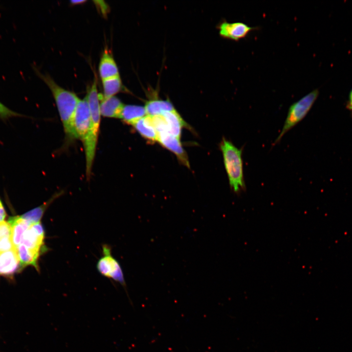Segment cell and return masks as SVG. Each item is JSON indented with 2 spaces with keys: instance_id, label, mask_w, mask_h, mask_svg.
Listing matches in <instances>:
<instances>
[{
  "instance_id": "13",
  "label": "cell",
  "mask_w": 352,
  "mask_h": 352,
  "mask_svg": "<svg viewBox=\"0 0 352 352\" xmlns=\"http://www.w3.org/2000/svg\"><path fill=\"white\" fill-rule=\"evenodd\" d=\"M8 222L11 227L12 242L16 249L21 243L23 233L31 224L21 216L10 218Z\"/></svg>"
},
{
  "instance_id": "22",
  "label": "cell",
  "mask_w": 352,
  "mask_h": 352,
  "mask_svg": "<svg viewBox=\"0 0 352 352\" xmlns=\"http://www.w3.org/2000/svg\"><path fill=\"white\" fill-rule=\"evenodd\" d=\"M11 227L9 222H0V239L11 237Z\"/></svg>"
},
{
  "instance_id": "2",
  "label": "cell",
  "mask_w": 352,
  "mask_h": 352,
  "mask_svg": "<svg viewBox=\"0 0 352 352\" xmlns=\"http://www.w3.org/2000/svg\"><path fill=\"white\" fill-rule=\"evenodd\" d=\"M96 82V80L94 79L86 97L89 108L91 119V127L89 136L86 142L83 144L86 157V173L88 179L90 177L95 158L101 116Z\"/></svg>"
},
{
  "instance_id": "11",
  "label": "cell",
  "mask_w": 352,
  "mask_h": 352,
  "mask_svg": "<svg viewBox=\"0 0 352 352\" xmlns=\"http://www.w3.org/2000/svg\"><path fill=\"white\" fill-rule=\"evenodd\" d=\"M101 115L110 118H119L124 104L116 97L104 98L99 93Z\"/></svg>"
},
{
  "instance_id": "24",
  "label": "cell",
  "mask_w": 352,
  "mask_h": 352,
  "mask_svg": "<svg viewBox=\"0 0 352 352\" xmlns=\"http://www.w3.org/2000/svg\"><path fill=\"white\" fill-rule=\"evenodd\" d=\"M347 108L351 111L352 114V89L351 90L349 95V99L346 105Z\"/></svg>"
},
{
  "instance_id": "20",
  "label": "cell",
  "mask_w": 352,
  "mask_h": 352,
  "mask_svg": "<svg viewBox=\"0 0 352 352\" xmlns=\"http://www.w3.org/2000/svg\"><path fill=\"white\" fill-rule=\"evenodd\" d=\"M103 88V96L109 98L114 96L122 88V83L120 76L102 80Z\"/></svg>"
},
{
  "instance_id": "6",
  "label": "cell",
  "mask_w": 352,
  "mask_h": 352,
  "mask_svg": "<svg viewBox=\"0 0 352 352\" xmlns=\"http://www.w3.org/2000/svg\"><path fill=\"white\" fill-rule=\"evenodd\" d=\"M103 256L98 261L97 268L103 276L126 285L123 273L118 262L111 256L109 246H103Z\"/></svg>"
},
{
  "instance_id": "23",
  "label": "cell",
  "mask_w": 352,
  "mask_h": 352,
  "mask_svg": "<svg viewBox=\"0 0 352 352\" xmlns=\"http://www.w3.org/2000/svg\"><path fill=\"white\" fill-rule=\"evenodd\" d=\"M13 248L11 237L0 239V253L11 250Z\"/></svg>"
},
{
  "instance_id": "25",
  "label": "cell",
  "mask_w": 352,
  "mask_h": 352,
  "mask_svg": "<svg viewBox=\"0 0 352 352\" xmlns=\"http://www.w3.org/2000/svg\"><path fill=\"white\" fill-rule=\"evenodd\" d=\"M98 3V5H99L102 12L103 13H106L107 11V4H105L104 1H95Z\"/></svg>"
},
{
  "instance_id": "1",
  "label": "cell",
  "mask_w": 352,
  "mask_h": 352,
  "mask_svg": "<svg viewBox=\"0 0 352 352\" xmlns=\"http://www.w3.org/2000/svg\"><path fill=\"white\" fill-rule=\"evenodd\" d=\"M37 74L50 89L54 98L66 139L73 141L75 137L73 130V120L80 98L74 92L57 85L48 74H43L35 69Z\"/></svg>"
},
{
  "instance_id": "21",
  "label": "cell",
  "mask_w": 352,
  "mask_h": 352,
  "mask_svg": "<svg viewBox=\"0 0 352 352\" xmlns=\"http://www.w3.org/2000/svg\"><path fill=\"white\" fill-rule=\"evenodd\" d=\"M24 115L9 109L0 101V119L5 121L14 117H21Z\"/></svg>"
},
{
  "instance_id": "14",
  "label": "cell",
  "mask_w": 352,
  "mask_h": 352,
  "mask_svg": "<svg viewBox=\"0 0 352 352\" xmlns=\"http://www.w3.org/2000/svg\"><path fill=\"white\" fill-rule=\"evenodd\" d=\"M167 123L168 132L180 139L181 129L187 126L186 123L176 110L162 114Z\"/></svg>"
},
{
  "instance_id": "5",
  "label": "cell",
  "mask_w": 352,
  "mask_h": 352,
  "mask_svg": "<svg viewBox=\"0 0 352 352\" xmlns=\"http://www.w3.org/2000/svg\"><path fill=\"white\" fill-rule=\"evenodd\" d=\"M91 127L89 108L86 97L80 99L73 120V130L76 139L84 144L88 139Z\"/></svg>"
},
{
  "instance_id": "4",
  "label": "cell",
  "mask_w": 352,
  "mask_h": 352,
  "mask_svg": "<svg viewBox=\"0 0 352 352\" xmlns=\"http://www.w3.org/2000/svg\"><path fill=\"white\" fill-rule=\"evenodd\" d=\"M319 93L318 89L312 90L290 106L282 130L274 141V145L306 116L317 99Z\"/></svg>"
},
{
  "instance_id": "19",
  "label": "cell",
  "mask_w": 352,
  "mask_h": 352,
  "mask_svg": "<svg viewBox=\"0 0 352 352\" xmlns=\"http://www.w3.org/2000/svg\"><path fill=\"white\" fill-rule=\"evenodd\" d=\"M16 250L22 269L25 266L31 265L39 270L38 260L39 256L28 250L22 244H20Z\"/></svg>"
},
{
  "instance_id": "27",
  "label": "cell",
  "mask_w": 352,
  "mask_h": 352,
  "mask_svg": "<svg viewBox=\"0 0 352 352\" xmlns=\"http://www.w3.org/2000/svg\"><path fill=\"white\" fill-rule=\"evenodd\" d=\"M85 1H86L85 0H72L71 1V2L72 3V4H81Z\"/></svg>"
},
{
  "instance_id": "9",
  "label": "cell",
  "mask_w": 352,
  "mask_h": 352,
  "mask_svg": "<svg viewBox=\"0 0 352 352\" xmlns=\"http://www.w3.org/2000/svg\"><path fill=\"white\" fill-rule=\"evenodd\" d=\"M179 139L169 132H162L158 134L157 141L164 147L175 154L183 165L189 167L187 154L183 149Z\"/></svg>"
},
{
  "instance_id": "3",
  "label": "cell",
  "mask_w": 352,
  "mask_h": 352,
  "mask_svg": "<svg viewBox=\"0 0 352 352\" xmlns=\"http://www.w3.org/2000/svg\"><path fill=\"white\" fill-rule=\"evenodd\" d=\"M223 163L228 176L229 185L236 194H240L246 189L244 179L242 149L236 147L225 138L220 145Z\"/></svg>"
},
{
  "instance_id": "15",
  "label": "cell",
  "mask_w": 352,
  "mask_h": 352,
  "mask_svg": "<svg viewBox=\"0 0 352 352\" xmlns=\"http://www.w3.org/2000/svg\"><path fill=\"white\" fill-rule=\"evenodd\" d=\"M63 191L55 193L49 199L40 206L27 212L21 217L28 221L30 224L40 222L44 212L53 201L62 195Z\"/></svg>"
},
{
  "instance_id": "26",
  "label": "cell",
  "mask_w": 352,
  "mask_h": 352,
  "mask_svg": "<svg viewBox=\"0 0 352 352\" xmlns=\"http://www.w3.org/2000/svg\"><path fill=\"white\" fill-rule=\"evenodd\" d=\"M6 215V214L3 206L0 207V222L3 221Z\"/></svg>"
},
{
  "instance_id": "16",
  "label": "cell",
  "mask_w": 352,
  "mask_h": 352,
  "mask_svg": "<svg viewBox=\"0 0 352 352\" xmlns=\"http://www.w3.org/2000/svg\"><path fill=\"white\" fill-rule=\"evenodd\" d=\"M144 138L153 142L157 140L158 134L154 128L149 115L139 119L132 125Z\"/></svg>"
},
{
  "instance_id": "28",
  "label": "cell",
  "mask_w": 352,
  "mask_h": 352,
  "mask_svg": "<svg viewBox=\"0 0 352 352\" xmlns=\"http://www.w3.org/2000/svg\"><path fill=\"white\" fill-rule=\"evenodd\" d=\"M1 206H3V205H2V202H1V200H0V207H1Z\"/></svg>"
},
{
  "instance_id": "8",
  "label": "cell",
  "mask_w": 352,
  "mask_h": 352,
  "mask_svg": "<svg viewBox=\"0 0 352 352\" xmlns=\"http://www.w3.org/2000/svg\"><path fill=\"white\" fill-rule=\"evenodd\" d=\"M219 34L224 38L238 41L244 38L255 27L250 26L242 22H222L219 25Z\"/></svg>"
},
{
  "instance_id": "12",
  "label": "cell",
  "mask_w": 352,
  "mask_h": 352,
  "mask_svg": "<svg viewBox=\"0 0 352 352\" xmlns=\"http://www.w3.org/2000/svg\"><path fill=\"white\" fill-rule=\"evenodd\" d=\"M98 70L102 80L119 75L117 65L112 55L107 49L102 55Z\"/></svg>"
},
{
  "instance_id": "10",
  "label": "cell",
  "mask_w": 352,
  "mask_h": 352,
  "mask_svg": "<svg viewBox=\"0 0 352 352\" xmlns=\"http://www.w3.org/2000/svg\"><path fill=\"white\" fill-rule=\"evenodd\" d=\"M22 269L16 249L0 253V276L11 277Z\"/></svg>"
},
{
  "instance_id": "17",
  "label": "cell",
  "mask_w": 352,
  "mask_h": 352,
  "mask_svg": "<svg viewBox=\"0 0 352 352\" xmlns=\"http://www.w3.org/2000/svg\"><path fill=\"white\" fill-rule=\"evenodd\" d=\"M146 114L144 107L136 105H124L122 109L119 118L123 121L132 125Z\"/></svg>"
},
{
  "instance_id": "7",
  "label": "cell",
  "mask_w": 352,
  "mask_h": 352,
  "mask_svg": "<svg viewBox=\"0 0 352 352\" xmlns=\"http://www.w3.org/2000/svg\"><path fill=\"white\" fill-rule=\"evenodd\" d=\"M44 231L41 222L31 224L23 234L21 244L40 257L46 251L44 245Z\"/></svg>"
},
{
  "instance_id": "18",
  "label": "cell",
  "mask_w": 352,
  "mask_h": 352,
  "mask_svg": "<svg viewBox=\"0 0 352 352\" xmlns=\"http://www.w3.org/2000/svg\"><path fill=\"white\" fill-rule=\"evenodd\" d=\"M144 107L146 114L151 116L162 115L166 112L175 110L169 101L158 99L149 100L146 103Z\"/></svg>"
}]
</instances>
